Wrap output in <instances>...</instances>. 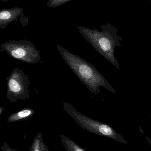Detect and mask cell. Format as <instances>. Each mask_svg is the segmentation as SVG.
Here are the masks:
<instances>
[{"label": "cell", "mask_w": 151, "mask_h": 151, "mask_svg": "<svg viewBox=\"0 0 151 151\" xmlns=\"http://www.w3.org/2000/svg\"><path fill=\"white\" fill-rule=\"evenodd\" d=\"M56 46L65 63L91 93L96 95L101 94L100 88L102 87L117 94L113 87L94 65L61 45L57 44Z\"/></svg>", "instance_id": "cell-1"}, {"label": "cell", "mask_w": 151, "mask_h": 151, "mask_svg": "<svg viewBox=\"0 0 151 151\" xmlns=\"http://www.w3.org/2000/svg\"><path fill=\"white\" fill-rule=\"evenodd\" d=\"M101 32L96 29H89L83 26H78L80 33L93 48L109 63L120 70L119 64L114 56V50L120 47L122 38L118 35V29L111 24L101 26Z\"/></svg>", "instance_id": "cell-2"}, {"label": "cell", "mask_w": 151, "mask_h": 151, "mask_svg": "<svg viewBox=\"0 0 151 151\" xmlns=\"http://www.w3.org/2000/svg\"><path fill=\"white\" fill-rule=\"evenodd\" d=\"M63 109L83 129L95 134L107 137L123 144H128L124 137L110 125L93 119L79 112L69 103L63 102Z\"/></svg>", "instance_id": "cell-3"}, {"label": "cell", "mask_w": 151, "mask_h": 151, "mask_svg": "<svg viewBox=\"0 0 151 151\" xmlns=\"http://www.w3.org/2000/svg\"><path fill=\"white\" fill-rule=\"evenodd\" d=\"M0 52H5L12 58L28 64H36L41 60L40 51L28 41L7 42L0 46Z\"/></svg>", "instance_id": "cell-4"}, {"label": "cell", "mask_w": 151, "mask_h": 151, "mask_svg": "<svg viewBox=\"0 0 151 151\" xmlns=\"http://www.w3.org/2000/svg\"><path fill=\"white\" fill-rule=\"evenodd\" d=\"M7 80V99L14 103L18 100L25 101L29 97L31 82L27 75L19 68L13 69Z\"/></svg>", "instance_id": "cell-5"}, {"label": "cell", "mask_w": 151, "mask_h": 151, "mask_svg": "<svg viewBox=\"0 0 151 151\" xmlns=\"http://www.w3.org/2000/svg\"><path fill=\"white\" fill-rule=\"evenodd\" d=\"M63 145L66 151H87L72 140L64 135H60Z\"/></svg>", "instance_id": "cell-6"}, {"label": "cell", "mask_w": 151, "mask_h": 151, "mask_svg": "<svg viewBox=\"0 0 151 151\" xmlns=\"http://www.w3.org/2000/svg\"><path fill=\"white\" fill-rule=\"evenodd\" d=\"M35 113L34 110L32 108H26L21 111H19L16 113L10 116L8 120L9 121H15L18 120L22 119L27 118L32 115H33Z\"/></svg>", "instance_id": "cell-7"}, {"label": "cell", "mask_w": 151, "mask_h": 151, "mask_svg": "<svg viewBox=\"0 0 151 151\" xmlns=\"http://www.w3.org/2000/svg\"><path fill=\"white\" fill-rule=\"evenodd\" d=\"M32 151H49L47 145L44 143L41 133H39L35 138Z\"/></svg>", "instance_id": "cell-8"}, {"label": "cell", "mask_w": 151, "mask_h": 151, "mask_svg": "<svg viewBox=\"0 0 151 151\" xmlns=\"http://www.w3.org/2000/svg\"><path fill=\"white\" fill-rule=\"evenodd\" d=\"M71 1L72 0H48L47 2V6L50 8H56Z\"/></svg>", "instance_id": "cell-9"}, {"label": "cell", "mask_w": 151, "mask_h": 151, "mask_svg": "<svg viewBox=\"0 0 151 151\" xmlns=\"http://www.w3.org/2000/svg\"><path fill=\"white\" fill-rule=\"evenodd\" d=\"M11 17V14L9 12L7 11H4L0 12V19H7Z\"/></svg>", "instance_id": "cell-10"}, {"label": "cell", "mask_w": 151, "mask_h": 151, "mask_svg": "<svg viewBox=\"0 0 151 151\" xmlns=\"http://www.w3.org/2000/svg\"><path fill=\"white\" fill-rule=\"evenodd\" d=\"M4 110V108L3 107H1V106H0V114H1V113Z\"/></svg>", "instance_id": "cell-11"}, {"label": "cell", "mask_w": 151, "mask_h": 151, "mask_svg": "<svg viewBox=\"0 0 151 151\" xmlns=\"http://www.w3.org/2000/svg\"><path fill=\"white\" fill-rule=\"evenodd\" d=\"M150 93H151V89L150 90Z\"/></svg>", "instance_id": "cell-12"}, {"label": "cell", "mask_w": 151, "mask_h": 151, "mask_svg": "<svg viewBox=\"0 0 151 151\" xmlns=\"http://www.w3.org/2000/svg\"><path fill=\"white\" fill-rule=\"evenodd\" d=\"M150 1H151V0H150Z\"/></svg>", "instance_id": "cell-13"}]
</instances>
